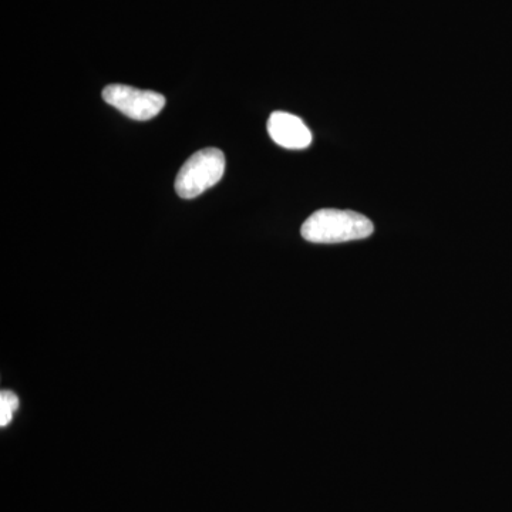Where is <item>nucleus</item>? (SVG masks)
Returning a JSON list of instances; mask_svg holds the SVG:
<instances>
[{"instance_id": "obj_3", "label": "nucleus", "mask_w": 512, "mask_h": 512, "mask_svg": "<svg viewBox=\"0 0 512 512\" xmlns=\"http://www.w3.org/2000/svg\"><path fill=\"white\" fill-rule=\"evenodd\" d=\"M103 99L124 116L137 121L154 119L165 106L163 94L124 86V84L107 86L103 90Z\"/></svg>"}, {"instance_id": "obj_4", "label": "nucleus", "mask_w": 512, "mask_h": 512, "mask_svg": "<svg viewBox=\"0 0 512 512\" xmlns=\"http://www.w3.org/2000/svg\"><path fill=\"white\" fill-rule=\"evenodd\" d=\"M268 133L279 147L303 150L312 143V133L299 117L285 111H275L268 120Z\"/></svg>"}, {"instance_id": "obj_2", "label": "nucleus", "mask_w": 512, "mask_h": 512, "mask_svg": "<svg viewBox=\"0 0 512 512\" xmlns=\"http://www.w3.org/2000/svg\"><path fill=\"white\" fill-rule=\"evenodd\" d=\"M224 173V153L218 148H205L185 161L175 178V191L184 200H192L220 183Z\"/></svg>"}, {"instance_id": "obj_5", "label": "nucleus", "mask_w": 512, "mask_h": 512, "mask_svg": "<svg viewBox=\"0 0 512 512\" xmlns=\"http://www.w3.org/2000/svg\"><path fill=\"white\" fill-rule=\"evenodd\" d=\"M19 409V397L10 390L0 393V426H9Z\"/></svg>"}, {"instance_id": "obj_1", "label": "nucleus", "mask_w": 512, "mask_h": 512, "mask_svg": "<svg viewBox=\"0 0 512 512\" xmlns=\"http://www.w3.org/2000/svg\"><path fill=\"white\" fill-rule=\"evenodd\" d=\"M375 232V225L355 211L320 210L303 222V239L313 244H342L359 241Z\"/></svg>"}]
</instances>
